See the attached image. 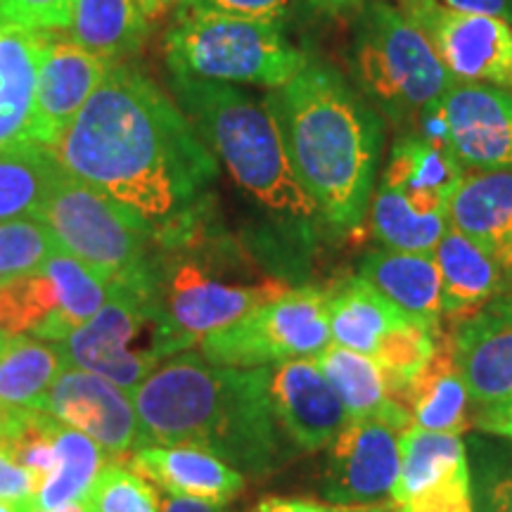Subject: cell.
Listing matches in <instances>:
<instances>
[{"label":"cell","instance_id":"cell-1","mask_svg":"<svg viewBox=\"0 0 512 512\" xmlns=\"http://www.w3.org/2000/svg\"><path fill=\"white\" fill-rule=\"evenodd\" d=\"M55 162L107 197L152 245L209 219L219 159L176 100L138 67L114 62L53 147Z\"/></svg>","mask_w":512,"mask_h":512},{"label":"cell","instance_id":"cell-2","mask_svg":"<svg viewBox=\"0 0 512 512\" xmlns=\"http://www.w3.org/2000/svg\"><path fill=\"white\" fill-rule=\"evenodd\" d=\"M131 399L147 446L207 448L249 477L280 470L294 448L268 399L264 368H226L183 351L145 377Z\"/></svg>","mask_w":512,"mask_h":512},{"label":"cell","instance_id":"cell-3","mask_svg":"<svg viewBox=\"0 0 512 512\" xmlns=\"http://www.w3.org/2000/svg\"><path fill=\"white\" fill-rule=\"evenodd\" d=\"M294 174L320 221L339 233L358 230L375 195L382 119L328 64L309 62L290 83L266 95Z\"/></svg>","mask_w":512,"mask_h":512},{"label":"cell","instance_id":"cell-4","mask_svg":"<svg viewBox=\"0 0 512 512\" xmlns=\"http://www.w3.org/2000/svg\"><path fill=\"white\" fill-rule=\"evenodd\" d=\"M150 287L174 356L285 294L283 280L256 273L209 219L169 245H152Z\"/></svg>","mask_w":512,"mask_h":512},{"label":"cell","instance_id":"cell-5","mask_svg":"<svg viewBox=\"0 0 512 512\" xmlns=\"http://www.w3.org/2000/svg\"><path fill=\"white\" fill-rule=\"evenodd\" d=\"M171 93L228 174L268 214L311 226L320 219L294 174L283 133L266 100L233 83L171 74Z\"/></svg>","mask_w":512,"mask_h":512},{"label":"cell","instance_id":"cell-6","mask_svg":"<svg viewBox=\"0 0 512 512\" xmlns=\"http://www.w3.org/2000/svg\"><path fill=\"white\" fill-rule=\"evenodd\" d=\"M164 55L176 76L264 88L285 86L309 64L283 24L204 8L178 10L174 27L166 31Z\"/></svg>","mask_w":512,"mask_h":512},{"label":"cell","instance_id":"cell-7","mask_svg":"<svg viewBox=\"0 0 512 512\" xmlns=\"http://www.w3.org/2000/svg\"><path fill=\"white\" fill-rule=\"evenodd\" d=\"M351 62L363 98L392 121L425 117L456 83L425 29L384 0L358 17Z\"/></svg>","mask_w":512,"mask_h":512},{"label":"cell","instance_id":"cell-8","mask_svg":"<svg viewBox=\"0 0 512 512\" xmlns=\"http://www.w3.org/2000/svg\"><path fill=\"white\" fill-rule=\"evenodd\" d=\"M67 363L133 392L159 363L174 356L147 271L110 285V297L95 316L64 339Z\"/></svg>","mask_w":512,"mask_h":512},{"label":"cell","instance_id":"cell-9","mask_svg":"<svg viewBox=\"0 0 512 512\" xmlns=\"http://www.w3.org/2000/svg\"><path fill=\"white\" fill-rule=\"evenodd\" d=\"M36 219L46 223L64 252L83 261L105 283L112 285L147 271L150 235L60 164Z\"/></svg>","mask_w":512,"mask_h":512},{"label":"cell","instance_id":"cell-10","mask_svg":"<svg viewBox=\"0 0 512 512\" xmlns=\"http://www.w3.org/2000/svg\"><path fill=\"white\" fill-rule=\"evenodd\" d=\"M330 344L328 290L294 287L209 335L197 349L216 366L249 370L318 356Z\"/></svg>","mask_w":512,"mask_h":512},{"label":"cell","instance_id":"cell-11","mask_svg":"<svg viewBox=\"0 0 512 512\" xmlns=\"http://www.w3.org/2000/svg\"><path fill=\"white\" fill-rule=\"evenodd\" d=\"M422 136L446 145L463 169H512V95L456 81L425 114Z\"/></svg>","mask_w":512,"mask_h":512},{"label":"cell","instance_id":"cell-12","mask_svg":"<svg viewBox=\"0 0 512 512\" xmlns=\"http://www.w3.org/2000/svg\"><path fill=\"white\" fill-rule=\"evenodd\" d=\"M401 10L425 29L453 79L512 95V24L448 10L439 0H401Z\"/></svg>","mask_w":512,"mask_h":512},{"label":"cell","instance_id":"cell-13","mask_svg":"<svg viewBox=\"0 0 512 512\" xmlns=\"http://www.w3.org/2000/svg\"><path fill=\"white\" fill-rule=\"evenodd\" d=\"M392 512H475L472 470L458 434L411 425L401 432V470L389 498Z\"/></svg>","mask_w":512,"mask_h":512},{"label":"cell","instance_id":"cell-14","mask_svg":"<svg viewBox=\"0 0 512 512\" xmlns=\"http://www.w3.org/2000/svg\"><path fill=\"white\" fill-rule=\"evenodd\" d=\"M128 394L105 377L69 366L43 396L38 411L98 441L112 460H124L147 446L136 403Z\"/></svg>","mask_w":512,"mask_h":512},{"label":"cell","instance_id":"cell-15","mask_svg":"<svg viewBox=\"0 0 512 512\" xmlns=\"http://www.w3.org/2000/svg\"><path fill=\"white\" fill-rule=\"evenodd\" d=\"M401 470V432L375 420L349 422L332 441L325 465V503L337 508H373L392 498Z\"/></svg>","mask_w":512,"mask_h":512},{"label":"cell","instance_id":"cell-16","mask_svg":"<svg viewBox=\"0 0 512 512\" xmlns=\"http://www.w3.org/2000/svg\"><path fill=\"white\" fill-rule=\"evenodd\" d=\"M264 370L273 413L294 451L330 448L351 420L313 356L273 363Z\"/></svg>","mask_w":512,"mask_h":512},{"label":"cell","instance_id":"cell-17","mask_svg":"<svg viewBox=\"0 0 512 512\" xmlns=\"http://www.w3.org/2000/svg\"><path fill=\"white\" fill-rule=\"evenodd\" d=\"M112 64L88 53L74 38L48 31L36 79L31 140L43 147H53Z\"/></svg>","mask_w":512,"mask_h":512},{"label":"cell","instance_id":"cell-18","mask_svg":"<svg viewBox=\"0 0 512 512\" xmlns=\"http://www.w3.org/2000/svg\"><path fill=\"white\" fill-rule=\"evenodd\" d=\"M453 349L467 392L479 411L512 396V290L477 316L453 325Z\"/></svg>","mask_w":512,"mask_h":512},{"label":"cell","instance_id":"cell-19","mask_svg":"<svg viewBox=\"0 0 512 512\" xmlns=\"http://www.w3.org/2000/svg\"><path fill=\"white\" fill-rule=\"evenodd\" d=\"M126 463L169 496L228 505L245 489V475L207 448L152 444L131 453Z\"/></svg>","mask_w":512,"mask_h":512},{"label":"cell","instance_id":"cell-20","mask_svg":"<svg viewBox=\"0 0 512 512\" xmlns=\"http://www.w3.org/2000/svg\"><path fill=\"white\" fill-rule=\"evenodd\" d=\"M448 223L512 278V169L463 174L448 202Z\"/></svg>","mask_w":512,"mask_h":512},{"label":"cell","instance_id":"cell-21","mask_svg":"<svg viewBox=\"0 0 512 512\" xmlns=\"http://www.w3.org/2000/svg\"><path fill=\"white\" fill-rule=\"evenodd\" d=\"M434 256L441 271V304L448 323H465L486 304L512 290V278L494 256L486 254L458 228L448 226Z\"/></svg>","mask_w":512,"mask_h":512},{"label":"cell","instance_id":"cell-22","mask_svg":"<svg viewBox=\"0 0 512 512\" xmlns=\"http://www.w3.org/2000/svg\"><path fill=\"white\" fill-rule=\"evenodd\" d=\"M415 427L444 434H465L470 427V392L453 349V330L444 325L434 337V354L401 394Z\"/></svg>","mask_w":512,"mask_h":512},{"label":"cell","instance_id":"cell-23","mask_svg":"<svg viewBox=\"0 0 512 512\" xmlns=\"http://www.w3.org/2000/svg\"><path fill=\"white\" fill-rule=\"evenodd\" d=\"M361 278L425 328L439 330L444 325L441 271L434 252L382 247L363 256Z\"/></svg>","mask_w":512,"mask_h":512},{"label":"cell","instance_id":"cell-24","mask_svg":"<svg viewBox=\"0 0 512 512\" xmlns=\"http://www.w3.org/2000/svg\"><path fill=\"white\" fill-rule=\"evenodd\" d=\"M463 174L465 169L446 145L427 136H403L392 147L380 185L399 192L422 214H448Z\"/></svg>","mask_w":512,"mask_h":512},{"label":"cell","instance_id":"cell-25","mask_svg":"<svg viewBox=\"0 0 512 512\" xmlns=\"http://www.w3.org/2000/svg\"><path fill=\"white\" fill-rule=\"evenodd\" d=\"M48 31L0 24V150L31 140L36 79Z\"/></svg>","mask_w":512,"mask_h":512},{"label":"cell","instance_id":"cell-26","mask_svg":"<svg viewBox=\"0 0 512 512\" xmlns=\"http://www.w3.org/2000/svg\"><path fill=\"white\" fill-rule=\"evenodd\" d=\"M313 361L347 408L351 422L375 420L396 432H406L413 425L408 408L396 399L384 370L370 356L330 344Z\"/></svg>","mask_w":512,"mask_h":512},{"label":"cell","instance_id":"cell-27","mask_svg":"<svg viewBox=\"0 0 512 512\" xmlns=\"http://www.w3.org/2000/svg\"><path fill=\"white\" fill-rule=\"evenodd\" d=\"M328 320L332 344L370 358L392 332L418 323L399 306L389 302L384 294L377 292L361 275L347 278L342 285L328 292Z\"/></svg>","mask_w":512,"mask_h":512},{"label":"cell","instance_id":"cell-28","mask_svg":"<svg viewBox=\"0 0 512 512\" xmlns=\"http://www.w3.org/2000/svg\"><path fill=\"white\" fill-rule=\"evenodd\" d=\"M72 38L107 62H124L147 38V17L138 0H74Z\"/></svg>","mask_w":512,"mask_h":512},{"label":"cell","instance_id":"cell-29","mask_svg":"<svg viewBox=\"0 0 512 512\" xmlns=\"http://www.w3.org/2000/svg\"><path fill=\"white\" fill-rule=\"evenodd\" d=\"M64 368L69 363L60 342L12 335L0 351V406L41 408Z\"/></svg>","mask_w":512,"mask_h":512},{"label":"cell","instance_id":"cell-30","mask_svg":"<svg viewBox=\"0 0 512 512\" xmlns=\"http://www.w3.org/2000/svg\"><path fill=\"white\" fill-rule=\"evenodd\" d=\"M53 439L57 467L53 475L41 484L34 503H31V510H55L69 503L83 501L102 472V467L112 460L98 441L86 437L74 427L64 425L57 418Z\"/></svg>","mask_w":512,"mask_h":512},{"label":"cell","instance_id":"cell-31","mask_svg":"<svg viewBox=\"0 0 512 512\" xmlns=\"http://www.w3.org/2000/svg\"><path fill=\"white\" fill-rule=\"evenodd\" d=\"M43 271L55 280L57 292H60V311L34 337L64 342L102 309V304L110 297V283H105L98 273L76 256L64 252L62 247L43 264Z\"/></svg>","mask_w":512,"mask_h":512},{"label":"cell","instance_id":"cell-32","mask_svg":"<svg viewBox=\"0 0 512 512\" xmlns=\"http://www.w3.org/2000/svg\"><path fill=\"white\" fill-rule=\"evenodd\" d=\"M55 169V157L38 143L0 150V223L36 219Z\"/></svg>","mask_w":512,"mask_h":512},{"label":"cell","instance_id":"cell-33","mask_svg":"<svg viewBox=\"0 0 512 512\" xmlns=\"http://www.w3.org/2000/svg\"><path fill=\"white\" fill-rule=\"evenodd\" d=\"M448 226V214H422L387 185H380L370 202V228L384 249L434 252Z\"/></svg>","mask_w":512,"mask_h":512},{"label":"cell","instance_id":"cell-34","mask_svg":"<svg viewBox=\"0 0 512 512\" xmlns=\"http://www.w3.org/2000/svg\"><path fill=\"white\" fill-rule=\"evenodd\" d=\"M60 311L55 280L43 271L0 280V330L34 337Z\"/></svg>","mask_w":512,"mask_h":512},{"label":"cell","instance_id":"cell-35","mask_svg":"<svg viewBox=\"0 0 512 512\" xmlns=\"http://www.w3.org/2000/svg\"><path fill=\"white\" fill-rule=\"evenodd\" d=\"M91 512H162L157 486L124 460H110L83 498Z\"/></svg>","mask_w":512,"mask_h":512},{"label":"cell","instance_id":"cell-36","mask_svg":"<svg viewBox=\"0 0 512 512\" xmlns=\"http://www.w3.org/2000/svg\"><path fill=\"white\" fill-rule=\"evenodd\" d=\"M60 245L55 235L38 219H15L0 223V280L41 271Z\"/></svg>","mask_w":512,"mask_h":512},{"label":"cell","instance_id":"cell-37","mask_svg":"<svg viewBox=\"0 0 512 512\" xmlns=\"http://www.w3.org/2000/svg\"><path fill=\"white\" fill-rule=\"evenodd\" d=\"M434 337H437V330L411 323L406 325V328L392 332V335L380 344V349L375 351L373 361L384 370L389 387H392V392L399 401L408 384L415 380V375H418L432 358Z\"/></svg>","mask_w":512,"mask_h":512},{"label":"cell","instance_id":"cell-38","mask_svg":"<svg viewBox=\"0 0 512 512\" xmlns=\"http://www.w3.org/2000/svg\"><path fill=\"white\" fill-rule=\"evenodd\" d=\"M74 0H0V24L31 31L69 29Z\"/></svg>","mask_w":512,"mask_h":512},{"label":"cell","instance_id":"cell-39","mask_svg":"<svg viewBox=\"0 0 512 512\" xmlns=\"http://www.w3.org/2000/svg\"><path fill=\"white\" fill-rule=\"evenodd\" d=\"M475 512H512V463L491 460L472 475Z\"/></svg>","mask_w":512,"mask_h":512},{"label":"cell","instance_id":"cell-40","mask_svg":"<svg viewBox=\"0 0 512 512\" xmlns=\"http://www.w3.org/2000/svg\"><path fill=\"white\" fill-rule=\"evenodd\" d=\"M292 5L294 0H197L195 8L221 12V15L230 17L256 19V22L283 24Z\"/></svg>","mask_w":512,"mask_h":512},{"label":"cell","instance_id":"cell-41","mask_svg":"<svg viewBox=\"0 0 512 512\" xmlns=\"http://www.w3.org/2000/svg\"><path fill=\"white\" fill-rule=\"evenodd\" d=\"M38 479L27 467L15 463L10 456L0 451V501H8L31 510V503L38 494Z\"/></svg>","mask_w":512,"mask_h":512},{"label":"cell","instance_id":"cell-42","mask_svg":"<svg viewBox=\"0 0 512 512\" xmlns=\"http://www.w3.org/2000/svg\"><path fill=\"white\" fill-rule=\"evenodd\" d=\"M448 10L465 12V15L498 17L512 24V0H439Z\"/></svg>","mask_w":512,"mask_h":512},{"label":"cell","instance_id":"cell-43","mask_svg":"<svg viewBox=\"0 0 512 512\" xmlns=\"http://www.w3.org/2000/svg\"><path fill=\"white\" fill-rule=\"evenodd\" d=\"M252 512H347L344 508L330 503H316V501H304V498H280V496H268L261 498L254 505Z\"/></svg>","mask_w":512,"mask_h":512},{"label":"cell","instance_id":"cell-44","mask_svg":"<svg viewBox=\"0 0 512 512\" xmlns=\"http://www.w3.org/2000/svg\"><path fill=\"white\" fill-rule=\"evenodd\" d=\"M162 512H230L228 505L197 501V498H181V496H166L162 503Z\"/></svg>","mask_w":512,"mask_h":512},{"label":"cell","instance_id":"cell-45","mask_svg":"<svg viewBox=\"0 0 512 512\" xmlns=\"http://www.w3.org/2000/svg\"><path fill=\"white\" fill-rule=\"evenodd\" d=\"M475 425L486 434H496L512 441V418H491V415H477Z\"/></svg>","mask_w":512,"mask_h":512},{"label":"cell","instance_id":"cell-46","mask_svg":"<svg viewBox=\"0 0 512 512\" xmlns=\"http://www.w3.org/2000/svg\"><path fill=\"white\" fill-rule=\"evenodd\" d=\"M313 8L328 10V12H344L349 8H356L358 0H309Z\"/></svg>","mask_w":512,"mask_h":512},{"label":"cell","instance_id":"cell-47","mask_svg":"<svg viewBox=\"0 0 512 512\" xmlns=\"http://www.w3.org/2000/svg\"><path fill=\"white\" fill-rule=\"evenodd\" d=\"M138 3H140V8H143L145 17L155 19L159 15H164V12L174 5V0H138Z\"/></svg>","mask_w":512,"mask_h":512},{"label":"cell","instance_id":"cell-48","mask_svg":"<svg viewBox=\"0 0 512 512\" xmlns=\"http://www.w3.org/2000/svg\"><path fill=\"white\" fill-rule=\"evenodd\" d=\"M477 415H491V418H512V396L505 399L501 406L489 408V411H479Z\"/></svg>","mask_w":512,"mask_h":512},{"label":"cell","instance_id":"cell-49","mask_svg":"<svg viewBox=\"0 0 512 512\" xmlns=\"http://www.w3.org/2000/svg\"><path fill=\"white\" fill-rule=\"evenodd\" d=\"M27 512H91V508H88L86 501H76V503L64 505V508H55V510H27Z\"/></svg>","mask_w":512,"mask_h":512},{"label":"cell","instance_id":"cell-50","mask_svg":"<svg viewBox=\"0 0 512 512\" xmlns=\"http://www.w3.org/2000/svg\"><path fill=\"white\" fill-rule=\"evenodd\" d=\"M29 508H22V505L8 503V501H0V512H27Z\"/></svg>","mask_w":512,"mask_h":512},{"label":"cell","instance_id":"cell-51","mask_svg":"<svg viewBox=\"0 0 512 512\" xmlns=\"http://www.w3.org/2000/svg\"><path fill=\"white\" fill-rule=\"evenodd\" d=\"M347 512H392V510H389V505H373V508H354Z\"/></svg>","mask_w":512,"mask_h":512},{"label":"cell","instance_id":"cell-52","mask_svg":"<svg viewBox=\"0 0 512 512\" xmlns=\"http://www.w3.org/2000/svg\"><path fill=\"white\" fill-rule=\"evenodd\" d=\"M174 5L178 10H188V8H195L197 0H174Z\"/></svg>","mask_w":512,"mask_h":512},{"label":"cell","instance_id":"cell-53","mask_svg":"<svg viewBox=\"0 0 512 512\" xmlns=\"http://www.w3.org/2000/svg\"><path fill=\"white\" fill-rule=\"evenodd\" d=\"M10 332H5V330H0V351H3V347H5V344H8L10 342Z\"/></svg>","mask_w":512,"mask_h":512}]
</instances>
